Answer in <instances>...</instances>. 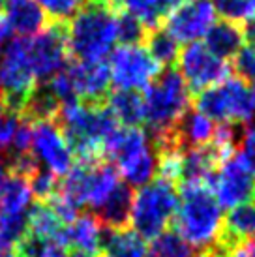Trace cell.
<instances>
[{
  "mask_svg": "<svg viewBox=\"0 0 255 257\" xmlns=\"http://www.w3.org/2000/svg\"><path fill=\"white\" fill-rule=\"evenodd\" d=\"M68 257H96V255H90V253H85V251H79V250H73Z\"/></svg>",
  "mask_w": 255,
  "mask_h": 257,
  "instance_id": "43",
  "label": "cell"
},
{
  "mask_svg": "<svg viewBox=\"0 0 255 257\" xmlns=\"http://www.w3.org/2000/svg\"><path fill=\"white\" fill-rule=\"evenodd\" d=\"M149 257H193V248L177 231H163L149 248Z\"/></svg>",
  "mask_w": 255,
  "mask_h": 257,
  "instance_id": "26",
  "label": "cell"
},
{
  "mask_svg": "<svg viewBox=\"0 0 255 257\" xmlns=\"http://www.w3.org/2000/svg\"><path fill=\"white\" fill-rule=\"evenodd\" d=\"M116 10L99 0H86L68 23V47L75 60H103L116 42Z\"/></svg>",
  "mask_w": 255,
  "mask_h": 257,
  "instance_id": "2",
  "label": "cell"
},
{
  "mask_svg": "<svg viewBox=\"0 0 255 257\" xmlns=\"http://www.w3.org/2000/svg\"><path fill=\"white\" fill-rule=\"evenodd\" d=\"M42 8L49 21H64L68 23L70 17L77 14L85 6L86 0H36Z\"/></svg>",
  "mask_w": 255,
  "mask_h": 257,
  "instance_id": "29",
  "label": "cell"
},
{
  "mask_svg": "<svg viewBox=\"0 0 255 257\" xmlns=\"http://www.w3.org/2000/svg\"><path fill=\"white\" fill-rule=\"evenodd\" d=\"M101 251L105 257H149L147 242L134 229H109L101 231Z\"/></svg>",
  "mask_w": 255,
  "mask_h": 257,
  "instance_id": "20",
  "label": "cell"
},
{
  "mask_svg": "<svg viewBox=\"0 0 255 257\" xmlns=\"http://www.w3.org/2000/svg\"><path fill=\"white\" fill-rule=\"evenodd\" d=\"M6 177H8L6 164H4V160L0 158V188H2V184H4V180H6Z\"/></svg>",
  "mask_w": 255,
  "mask_h": 257,
  "instance_id": "40",
  "label": "cell"
},
{
  "mask_svg": "<svg viewBox=\"0 0 255 257\" xmlns=\"http://www.w3.org/2000/svg\"><path fill=\"white\" fill-rule=\"evenodd\" d=\"M193 103L210 120L246 126L255 118V92L240 77H229L199 92Z\"/></svg>",
  "mask_w": 255,
  "mask_h": 257,
  "instance_id": "6",
  "label": "cell"
},
{
  "mask_svg": "<svg viewBox=\"0 0 255 257\" xmlns=\"http://www.w3.org/2000/svg\"><path fill=\"white\" fill-rule=\"evenodd\" d=\"M29 184H30V190H32V197H36V199L42 201V203L49 201L58 192V177H55L45 167L42 169V165H40V169L29 179Z\"/></svg>",
  "mask_w": 255,
  "mask_h": 257,
  "instance_id": "30",
  "label": "cell"
},
{
  "mask_svg": "<svg viewBox=\"0 0 255 257\" xmlns=\"http://www.w3.org/2000/svg\"><path fill=\"white\" fill-rule=\"evenodd\" d=\"M27 221H29V233L38 236L47 242H57L64 246V221L55 214V210L42 201L32 203L27 212Z\"/></svg>",
  "mask_w": 255,
  "mask_h": 257,
  "instance_id": "21",
  "label": "cell"
},
{
  "mask_svg": "<svg viewBox=\"0 0 255 257\" xmlns=\"http://www.w3.org/2000/svg\"><path fill=\"white\" fill-rule=\"evenodd\" d=\"M0 257H17V253H15V251H10V253H4V255H0Z\"/></svg>",
  "mask_w": 255,
  "mask_h": 257,
  "instance_id": "44",
  "label": "cell"
},
{
  "mask_svg": "<svg viewBox=\"0 0 255 257\" xmlns=\"http://www.w3.org/2000/svg\"><path fill=\"white\" fill-rule=\"evenodd\" d=\"M134 205V190L126 182H118L116 188L109 193L103 205L94 210L101 225L109 229H126L130 225V214Z\"/></svg>",
  "mask_w": 255,
  "mask_h": 257,
  "instance_id": "18",
  "label": "cell"
},
{
  "mask_svg": "<svg viewBox=\"0 0 255 257\" xmlns=\"http://www.w3.org/2000/svg\"><path fill=\"white\" fill-rule=\"evenodd\" d=\"M103 156L116 164L128 186L141 188L158 173V152L141 128H118L103 143Z\"/></svg>",
  "mask_w": 255,
  "mask_h": 257,
  "instance_id": "4",
  "label": "cell"
},
{
  "mask_svg": "<svg viewBox=\"0 0 255 257\" xmlns=\"http://www.w3.org/2000/svg\"><path fill=\"white\" fill-rule=\"evenodd\" d=\"M99 2H105V4H109L111 8H114L116 12H120V0H99Z\"/></svg>",
  "mask_w": 255,
  "mask_h": 257,
  "instance_id": "41",
  "label": "cell"
},
{
  "mask_svg": "<svg viewBox=\"0 0 255 257\" xmlns=\"http://www.w3.org/2000/svg\"><path fill=\"white\" fill-rule=\"evenodd\" d=\"M216 23L212 0H188L165 17L163 29L178 43H195L206 36Z\"/></svg>",
  "mask_w": 255,
  "mask_h": 257,
  "instance_id": "13",
  "label": "cell"
},
{
  "mask_svg": "<svg viewBox=\"0 0 255 257\" xmlns=\"http://www.w3.org/2000/svg\"><path fill=\"white\" fill-rule=\"evenodd\" d=\"M101 231L103 225L94 212L79 214L64 229V246H73L79 251L96 255L101 251Z\"/></svg>",
  "mask_w": 255,
  "mask_h": 257,
  "instance_id": "17",
  "label": "cell"
},
{
  "mask_svg": "<svg viewBox=\"0 0 255 257\" xmlns=\"http://www.w3.org/2000/svg\"><path fill=\"white\" fill-rule=\"evenodd\" d=\"M118 171L116 167L109 162H98L92 167V179H90V193H88V205L92 207V212L98 210L103 201L109 197V193L113 192L118 184Z\"/></svg>",
  "mask_w": 255,
  "mask_h": 257,
  "instance_id": "25",
  "label": "cell"
},
{
  "mask_svg": "<svg viewBox=\"0 0 255 257\" xmlns=\"http://www.w3.org/2000/svg\"><path fill=\"white\" fill-rule=\"evenodd\" d=\"M120 8L137 17L149 30L158 29L163 19L158 10V0H120Z\"/></svg>",
  "mask_w": 255,
  "mask_h": 257,
  "instance_id": "28",
  "label": "cell"
},
{
  "mask_svg": "<svg viewBox=\"0 0 255 257\" xmlns=\"http://www.w3.org/2000/svg\"><path fill=\"white\" fill-rule=\"evenodd\" d=\"M27 51L36 79L47 81L55 73L62 72L64 66H68V57H70L68 23L49 21L42 32L27 40Z\"/></svg>",
  "mask_w": 255,
  "mask_h": 257,
  "instance_id": "8",
  "label": "cell"
},
{
  "mask_svg": "<svg viewBox=\"0 0 255 257\" xmlns=\"http://www.w3.org/2000/svg\"><path fill=\"white\" fill-rule=\"evenodd\" d=\"M178 68L180 75L184 79L188 90L193 94H199L223 83L231 77L233 66L227 60H221L216 55H212L203 43H188L180 51L178 57Z\"/></svg>",
  "mask_w": 255,
  "mask_h": 257,
  "instance_id": "9",
  "label": "cell"
},
{
  "mask_svg": "<svg viewBox=\"0 0 255 257\" xmlns=\"http://www.w3.org/2000/svg\"><path fill=\"white\" fill-rule=\"evenodd\" d=\"M19 120H21V114L8 111V109H4L0 114V154H6L14 143L15 132L19 128Z\"/></svg>",
  "mask_w": 255,
  "mask_h": 257,
  "instance_id": "31",
  "label": "cell"
},
{
  "mask_svg": "<svg viewBox=\"0 0 255 257\" xmlns=\"http://www.w3.org/2000/svg\"><path fill=\"white\" fill-rule=\"evenodd\" d=\"M79 101L88 105H105L111 94V72L105 60H73L68 62Z\"/></svg>",
  "mask_w": 255,
  "mask_h": 257,
  "instance_id": "14",
  "label": "cell"
},
{
  "mask_svg": "<svg viewBox=\"0 0 255 257\" xmlns=\"http://www.w3.org/2000/svg\"><path fill=\"white\" fill-rule=\"evenodd\" d=\"M30 152L55 177H64L73 167V154L57 120L36 122Z\"/></svg>",
  "mask_w": 255,
  "mask_h": 257,
  "instance_id": "12",
  "label": "cell"
},
{
  "mask_svg": "<svg viewBox=\"0 0 255 257\" xmlns=\"http://www.w3.org/2000/svg\"><path fill=\"white\" fill-rule=\"evenodd\" d=\"M4 12L10 30L19 34V38L36 36L49 23L45 12L36 0H6Z\"/></svg>",
  "mask_w": 255,
  "mask_h": 257,
  "instance_id": "15",
  "label": "cell"
},
{
  "mask_svg": "<svg viewBox=\"0 0 255 257\" xmlns=\"http://www.w3.org/2000/svg\"><path fill=\"white\" fill-rule=\"evenodd\" d=\"M193 257H218V255L212 251V248H208V250H201L199 255H193Z\"/></svg>",
  "mask_w": 255,
  "mask_h": 257,
  "instance_id": "42",
  "label": "cell"
},
{
  "mask_svg": "<svg viewBox=\"0 0 255 257\" xmlns=\"http://www.w3.org/2000/svg\"><path fill=\"white\" fill-rule=\"evenodd\" d=\"M242 29V36H244V43L246 47H253L255 49V15H251L249 19L240 25Z\"/></svg>",
  "mask_w": 255,
  "mask_h": 257,
  "instance_id": "36",
  "label": "cell"
},
{
  "mask_svg": "<svg viewBox=\"0 0 255 257\" xmlns=\"http://www.w3.org/2000/svg\"><path fill=\"white\" fill-rule=\"evenodd\" d=\"M212 251L218 257H255V236H249V238L236 242L231 250L227 251H221L212 246Z\"/></svg>",
  "mask_w": 255,
  "mask_h": 257,
  "instance_id": "35",
  "label": "cell"
},
{
  "mask_svg": "<svg viewBox=\"0 0 255 257\" xmlns=\"http://www.w3.org/2000/svg\"><path fill=\"white\" fill-rule=\"evenodd\" d=\"M205 47L221 60L234 58L244 47L240 23L227 21V19L214 23L205 36Z\"/></svg>",
  "mask_w": 255,
  "mask_h": 257,
  "instance_id": "19",
  "label": "cell"
},
{
  "mask_svg": "<svg viewBox=\"0 0 255 257\" xmlns=\"http://www.w3.org/2000/svg\"><path fill=\"white\" fill-rule=\"evenodd\" d=\"M178 208V188L160 177L134 193L130 223L143 240H154L169 225Z\"/></svg>",
  "mask_w": 255,
  "mask_h": 257,
  "instance_id": "5",
  "label": "cell"
},
{
  "mask_svg": "<svg viewBox=\"0 0 255 257\" xmlns=\"http://www.w3.org/2000/svg\"><path fill=\"white\" fill-rule=\"evenodd\" d=\"M10 25H8V21H6V17L0 14V45L6 42V38L10 36Z\"/></svg>",
  "mask_w": 255,
  "mask_h": 257,
  "instance_id": "39",
  "label": "cell"
},
{
  "mask_svg": "<svg viewBox=\"0 0 255 257\" xmlns=\"http://www.w3.org/2000/svg\"><path fill=\"white\" fill-rule=\"evenodd\" d=\"M190 90L177 68H165L147 86L145 122L149 126L150 141L158 143L169 136L182 114L191 107Z\"/></svg>",
  "mask_w": 255,
  "mask_h": 257,
  "instance_id": "3",
  "label": "cell"
},
{
  "mask_svg": "<svg viewBox=\"0 0 255 257\" xmlns=\"http://www.w3.org/2000/svg\"><path fill=\"white\" fill-rule=\"evenodd\" d=\"M2 111H4V105H2V101H0V114H2Z\"/></svg>",
  "mask_w": 255,
  "mask_h": 257,
  "instance_id": "45",
  "label": "cell"
},
{
  "mask_svg": "<svg viewBox=\"0 0 255 257\" xmlns=\"http://www.w3.org/2000/svg\"><path fill=\"white\" fill-rule=\"evenodd\" d=\"M233 70L238 73V77L244 79L246 83L255 81V49L253 47H242L238 55L234 57Z\"/></svg>",
  "mask_w": 255,
  "mask_h": 257,
  "instance_id": "32",
  "label": "cell"
},
{
  "mask_svg": "<svg viewBox=\"0 0 255 257\" xmlns=\"http://www.w3.org/2000/svg\"><path fill=\"white\" fill-rule=\"evenodd\" d=\"M173 231L191 248H212L223 225V208L205 182L178 184V208L173 218Z\"/></svg>",
  "mask_w": 255,
  "mask_h": 257,
  "instance_id": "1",
  "label": "cell"
},
{
  "mask_svg": "<svg viewBox=\"0 0 255 257\" xmlns=\"http://www.w3.org/2000/svg\"><path fill=\"white\" fill-rule=\"evenodd\" d=\"M188 0H158V10H160V15L162 17H167L171 12H175L178 6L186 4Z\"/></svg>",
  "mask_w": 255,
  "mask_h": 257,
  "instance_id": "37",
  "label": "cell"
},
{
  "mask_svg": "<svg viewBox=\"0 0 255 257\" xmlns=\"http://www.w3.org/2000/svg\"><path fill=\"white\" fill-rule=\"evenodd\" d=\"M36 75L30 68L27 38H14L2 49L0 58V101L4 109L21 114L36 88Z\"/></svg>",
  "mask_w": 255,
  "mask_h": 257,
  "instance_id": "7",
  "label": "cell"
},
{
  "mask_svg": "<svg viewBox=\"0 0 255 257\" xmlns=\"http://www.w3.org/2000/svg\"><path fill=\"white\" fill-rule=\"evenodd\" d=\"M111 85L118 90H139L158 77L160 64L143 45H120L109 58Z\"/></svg>",
  "mask_w": 255,
  "mask_h": 257,
  "instance_id": "10",
  "label": "cell"
},
{
  "mask_svg": "<svg viewBox=\"0 0 255 257\" xmlns=\"http://www.w3.org/2000/svg\"><path fill=\"white\" fill-rule=\"evenodd\" d=\"M212 192L221 208H234L255 201V175L244 165L238 154L218 167Z\"/></svg>",
  "mask_w": 255,
  "mask_h": 257,
  "instance_id": "11",
  "label": "cell"
},
{
  "mask_svg": "<svg viewBox=\"0 0 255 257\" xmlns=\"http://www.w3.org/2000/svg\"><path fill=\"white\" fill-rule=\"evenodd\" d=\"M143 47L149 51V55L160 66H165V68L177 66L178 57H180V45L165 29L158 27V29L150 30Z\"/></svg>",
  "mask_w": 255,
  "mask_h": 257,
  "instance_id": "24",
  "label": "cell"
},
{
  "mask_svg": "<svg viewBox=\"0 0 255 257\" xmlns=\"http://www.w3.org/2000/svg\"><path fill=\"white\" fill-rule=\"evenodd\" d=\"M216 126L214 120L203 113H199L197 109H188L182 118L177 122V126L173 130V136L177 141L178 149L188 150V149H197V147H205L212 141Z\"/></svg>",
  "mask_w": 255,
  "mask_h": 257,
  "instance_id": "16",
  "label": "cell"
},
{
  "mask_svg": "<svg viewBox=\"0 0 255 257\" xmlns=\"http://www.w3.org/2000/svg\"><path fill=\"white\" fill-rule=\"evenodd\" d=\"M32 205V190L29 180L19 175L8 173L4 184L0 188V212L19 214L27 212Z\"/></svg>",
  "mask_w": 255,
  "mask_h": 257,
  "instance_id": "23",
  "label": "cell"
},
{
  "mask_svg": "<svg viewBox=\"0 0 255 257\" xmlns=\"http://www.w3.org/2000/svg\"><path fill=\"white\" fill-rule=\"evenodd\" d=\"M150 30L137 17L120 10L116 14V40L120 45H145Z\"/></svg>",
  "mask_w": 255,
  "mask_h": 257,
  "instance_id": "27",
  "label": "cell"
},
{
  "mask_svg": "<svg viewBox=\"0 0 255 257\" xmlns=\"http://www.w3.org/2000/svg\"><path fill=\"white\" fill-rule=\"evenodd\" d=\"M238 156L244 165L255 175V128H246L238 141Z\"/></svg>",
  "mask_w": 255,
  "mask_h": 257,
  "instance_id": "33",
  "label": "cell"
},
{
  "mask_svg": "<svg viewBox=\"0 0 255 257\" xmlns=\"http://www.w3.org/2000/svg\"><path fill=\"white\" fill-rule=\"evenodd\" d=\"M107 105L122 128H141L145 124V98L139 90H114Z\"/></svg>",
  "mask_w": 255,
  "mask_h": 257,
  "instance_id": "22",
  "label": "cell"
},
{
  "mask_svg": "<svg viewBox=\"0 0 255 257\" xmlns=\"http://www.w3.org/2000/svg\"><path fill=\"white\" fill-rule=\"evenodd\" d=\"M45 246H47V240H42L27 231V235L15 244V253L17 257H42Z\"/></svg>",
  "mask_w": 255,
  "mask_h": 257,
  "instance_id": "34",
  "label": "cell"
},
{
  "mask_svg": "<svg viewBox=\"0 0 255 257\" xmlns=\"http://www.w3.org/2000/svg\"><path fill=\"white\" fill-rule=\"evenodd\" d=\"M42 257H68V253H66V246L57 244V242H47Z\"/></svg>",
  "mask_w": 255,
  "mask_h": 257,
  "instance_id": "38",
  "label": "cell"
}]
</instances>
